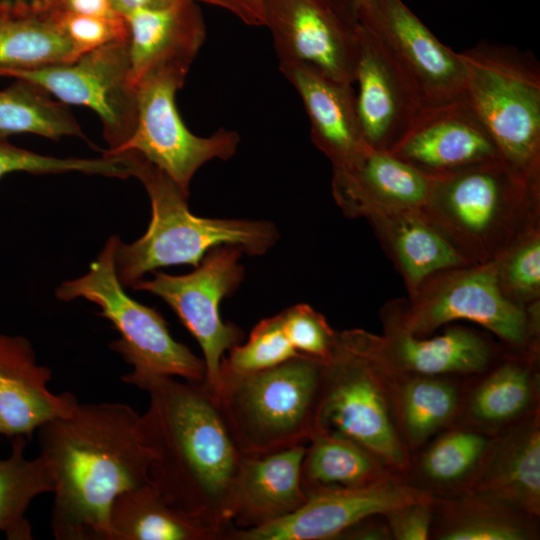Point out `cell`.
Masks as SVG:
<instances>
[{
  "label": "cell",
  "mask_w": 540,
  "mask_h": 540,
  "mask_svg": "<svg viewBox=\"0 0 540 540\" xmlns=\"http://www.w3.org/2000/svg\"><path fill=\"white\" fill-rule=\"evenodd\" d=\"M54 495L58 540H110V509L124 491L149 482L151 452L141 415L118 402L78 403L37 430Z\"/></svg>",
  "instance_id": "1"
},
{
  "label": "cell",
  "mask_w": 540,
  "mask_h": 540,
  "mask_svg": "<svg viewBox=\"0 0 540 540\" xmlns=\"http://www.w3.org/2000/svg\"><path fill=\"white\" fill-rule=\"evenodd\" d=\"M141 415L151 452L149 483L171 506L224 532L234 530L231 503L244 454L204 382L160 377L143 389Z\"/></svg>",
  "instance_id": "2"
},
{
  "label": "cell",
  "mask_w": 540,
  "mask_h": 540,
  "mask_svg": "<svg viewBox=\"0 0 540 540\" xmlns=\"http://www.w3.org/2000/svg\"><path fill=\"white\" fill-rule=\"evenodd\" d=\"M420 212L469 263H488L540 223V175L480 162L435 176Z\"/></svg>",
  "instance_id": "3"
},
{
  "label": "cell",
  "mask_w": 540,
  "mask_h": 540,
  "mask_svg": "<svg viewBox=\"0 0 540 540\" xmlns=\"http://www.w3.org/2000/svg\"><path fill=\"white\" fill-rule=\"evenodd\" d=\"M117 156L130 176L144 186L151 202V220L132 243L119 239L115 268L124 287L132 288L149 272L175 265L196 267L213 248L233 245L249 256L265 254L279 240L275 224L248 219L201 217L189 209L186 196L160 168L133 150Z\"/></svg>",
  "instance_id": "4"
},
{
  "label": "cell",
  "mask_w": 540,
  "mask_h": 540,
  "mask_svg": "<svg viewBox=\"0 0 540 540\" xmlns=\"http://www.w3.org/2000/svg\"><path fill=\"white\" fill-rule=\"evenodd\" d=\"M324 362L297 355L247 374L220 372L213 394L244 455L307 444L316 433Z\"/></svg>",
  "instance_id": "5"
},
{
  "label": "cell",
  "mask_w": 540,
  "mask_h": 540,
  "mask_svg": "<svg viewBox=\"0 0 540 540\" xmlns=\"http://www.w3.org/2000/svg\"><path fill=\"white\" fill-rule=\"evenodd\" d=\"M383 331L424 337L454 321L475 323L506 348L539 350L540 302L523 307L507 298L499 285L497 263L468 264L427 278L406 299L381 312Z\"/></svg>",
  "instance_id": "6"
},
{
  "label": "cell",
  "mask_w": 540,
  "mask_h": 540,
  "mask_svg": "<svg viewBox=\"0 0 540 540\" xmlns=\"http://www.w3.org/2000/svg\"><path fill=\"white\" fill-rule=\"evenodd\" d=\"M463 100L484 125L502 159L540 175V65L531 52L479 43L458 52Z\"/></svg>",
  "instance_id": "7"
},
{
  "label": "cell",
  "mask_w": 540,
  "mask_h": 540,
  "mask_svg": "<svg viewBox=\"0 0 540 540\" xmlns=\"http://www.w3.org/2000/svg\"><path fill=\"white\" fill-rule=\"evenodd\" d=\"M118 240V236H110L89 270L62 282L56 297L62 301L82 298L99 307V315L110 321L120 335L110 347L132 366V371L122 377L125 383L143 390L160 377L204 382L203 359L172 337L158 311L126 293L115 268Z\"/></svg>",
  "instance_id": "8"
},
{
  "label": "cell",
  "mask_w": 540,
  "mask_h": 540,
  "mask_svg": "<svg viewBox=\"0 0 540 540\" xmlns=\"http://www.w3.org/2000/svg\"><path fill=\"white\" fill-rule=\"evenodd\" d=\"M347 437L373 453L392 473L407 477L412 454L397 430L384 371L338 332L324 362L316 433Z\"/></svg>",
  "instance_id": "9"
},
{
  "label": "cell",
  "mask_w": 540,
  "mask_h": 540,
  "mask_svg": "<svg viewBox=\"0 0 540 540\" xmlns=\"http://www.w3.org/2000/svg\"><path fill=\"white\" fill-rule=\"evenodd\" d=\"M187 71L162 68L149 73L137 84V120L130 138L117 153L133 150L163 170L189 197L196 172L211 160H228L235 155L240 136L220 128L209 136L193 134L178 113L175 95Z\"/></svg>",
  "instance_id": "10"
},
{
  "label": "cell",
  "mask_w": 540,
  "mask_h": 540,
  "mask_svg": "<svg viewBox=\"0 0 540 540\" xmlns=\"http://www.w3.org/2000/svg\"><path fill=\"white\" fill-rule=\"evenodd\" d=\"M243 254L237 246H218L190 273L171 275L156 270L151 279L143 278L132 287L161 298L196 339L205 364L204 384L212 394L219 385L222 359L244 337L238 326L220 316L223 299L234 294L244 279Z\"/></svg>",
  "instance_id": "11"
},
{
  "label": "cell",
  "mask_w": 540,
  "mask_h": 540,
  "mask_svg": "<svg viewBox=\"0 0 540 540\" xmlns=\"http://www.w3.org/2000/svg\"><path fill=\"white\" fill-rule=\"evenodd\" d=\"M0 76L33 83L61 102L94 110L109 145L121 147L137 120V87L131 78L128 40L95 48L72 63L31 69L0 67Z\"/></svg>",
  "instance_id": "12"
},
{
  "label": "cell",
  "mask_w": 540,
  "mask_h": 540,
  "mask_svg": "<svg viewBox=\"0 0 540 540\" xmlns=\"http://www.w3.org/2000/svg\"><path fill=\"white\" fill-rule=\"evenodd\" d=\"M382 44L423 108L463 99L465 68L402 0H373L359 25Z\"/></svg>",
  "instance_id": "13"
},
{
  "label": "cell",
  "mask_w": 540,
  "mask_h": 540,
  "mask_svg": "<svg viewBox=\"0 0 540 540\" xmlns=\"http://www.w3.org/2000/svg\"><path fill=\"white\" fill-rule=\"evenodd\" d=\"M435 496L407 478L392 474L374 483L308 495L291 515L262 527L234 529L230 540H330L356 523L409 503Z\"/></svg>",
  "instance_id": "14"
},
{
  "label": "cell",
  "mask_w": 540,
  "mask_h": 540,
  "mask_svg": "<svg viewBox=\"0 0 540 540\" xmlns=\"http://www.w3.org/2000/svg\"><path fill=\"white\" fill-rule=\"evenodd\" d=\"M345 331L368 358L392 374L471 377L485 371L504 347L461 325H449L439 335L424 337L396 331L382 335L363 329Z\"/></svg>",
  "instance_id": "15"
},
{
  "label": "cell",
  "mask_w": 540,
  "mask_h": 540,
  "mask_svg": "<svg viewBox=\"0 0 540 540\" xmlns=\"http://www.w3.org/2000/svg\"><path fill=\"white\" fill-rule=\"evenodd\" d=\"M279 65H303L344 84L354 85L356 30L319 0H266L265 26Z\"/></svg>",
  "instance_id": "16"
},
{
  "label": "cell",
  "mask_w": 540,
  "mask_h": 540,
  "mask_svg": "<svg viewBox=\"0 0 540 540\" xmlns=\"http://www.w3.org/2000/svg\"><path fill=\"white\" fill-rule=\"evenodd\" d=\"M354 84L360 130L373 149L390 151L423 109L413 88L379 40L358 26Z\"/></svg>",
  "instance_id": "17"
},
{
  "label": "cell",
  "mask_w": 540,
  "mask_h": 540,
  "mask_svg": "<svg viewBox=\"0 0 540 540\" xmlns=\"http://www.w3.org/2000/svg\"><path fill=\"white\" fill-rule=\"evenodd\" d=\"M389 152L433 177L501 158L484 125L463 99L423 108Z\"/></svg>",
  "instance_id": "18"
},
{
  "label": "cell",
  "mask_w": 540,
  "mask_h": 540,
  "mask_svg": "<svg viewBox=\"0 0 540 540\" xmlns=\"http://www.w3.org/2000/svg\"><path fill=\"white\" fill-rule=\"evenodd\" d=\"M433 180L389 151L368 147L351 166L333 170L332 193L345 216L369 220L398 211H421Z\"/></svg>",
  "instance_id": "19"
},
{
  "label": "cell",
  "mask_w": 540,
  "mask_h": 540,
  "mask_svg": "<svg viewBox=\"0 0 540 540\" xmlns=\"http://www.w3.org/2000/svg\"><path fill=\"white\" fill-rule=\"evenodd\" d=\"M539 352L504 346L485 371L467 377L456 423L498 435L540 409Z\"/></svg>",
  "instance_id": "20"
},
{
  "label": "cell",
  "mask_w": 540,
  "mask_h": 540,
  "mask_svg": "<svg viewBox=\"0 0 540 540\" xmlns=\"http://www.w3.org/2000/svg\"><path fill=\"white\" fill-rule=\"evenodd\" d=\"M51 378V370L37 362L25 337L0 333V439L27 438L76 407L73 394H55L48 388Z\"/></svg>",
  "instance_id": "21"
},
{
  "label": "cell",
  "mask_w": 540,
  "mask_h": 540,
  "mask_svg": "<svg viewBox=\"0 0 540 540\" xmlns=\"http://www.w3.org/2000/svg\"><path fill=\"white\" fill-rule=\"evenodd\" d=\"M124 17L136 87L143 77L162 68L188 72L206 38V25L195 0H165L136 8Z\"/></svg>",
  "instance_id": "22"
},
{
  "label": "cell",
  "mask_w": 540,
  "mask_h": 540,
  "mask_svg": "<svg viewBox=\"0 0 540 540\" xmlns=\"http://www.w3.org/2000/svg\"><path fill=\"white\" fill-rule=\"evenodd\" d=\"M305 446L243 456L231 503L234 529L247 530L279 521L306 502L301 474Z\"/></svg>",
  "instance_id": "23"
},
{
  "label": "cell",
  "mask_w": 540,
  "mask_h": 540,
  "mask_svg": "<svg viewBox=\"0 0 540 540\" xmlns=\"http://www.w3.org/2000/svg\"><path fill=\"white\" fill-rule=\"evenodd\" d=\"M279 69L297 91L310 122L311 140L333 170L354 164L369 146L360 130L353 85L303 65H279Z\"/></svg>",
  "instance_id": "24"
},
{
  "label": "cell",
  "mask_w": 540,
  "mask_h": 540,
  "mask_svg": "<svg viewBox=\"0 0 540 540\" xmlns=\"http://www.w3.org/2000/svg\"><path fill=\"white\" fill-rule=\"evenodd\" d=\"M466 492L497 499L540 518V409L499 433Z\"/></svg>",
  "instance_id": "25"
},
{
  "label": "cell",
  "mask_w": 540,
  "mask_h": 540,
  "mask_svg": "<svg viewBox=\"0 0 540 540\" xmlns=\"http://www.w3.org/2000/svg\"><path fill=\"white\" fill-rule=\"evenodd\" d=\"M384 373L395 424L411 454L458 421L467 377Z\"/></svg>",
  "instance_id": "26"
},
{
  "label": "cell",
  "mask_w": 540,
  "mask_h": 540,
  "mask_svg": "<svg viewBox=\"0 0 540 540\" xmlns=\"http://www.w3.org/2000/svg\"><path fill=\"white\" fill-rule=\"evenodd\" d=\"M496 437L472 425L455 423L412 454L406 478L434 496L466 492L483 468Z\"/></svg>",
  "instance_id": "27"
},
{
  "label": "cell",
  "mask_w": 540,
  "mask_h": 540,
  "mask_svg": "<svg viewBox=\"0 0 540 540\" xmlns=\"http://www.w3.org/2000/svg\"><path fill=\"white\" fill-rule=\"evenodd\" d=\"M79 57L48 0L0 1V67L31 69Z\"/></svg>",
  "instance_id": "28"
},
{
  "label": "cell",
  "mask_w": 540,
  "mask_h": 540,
  "mask_svg": "<svg viewBox=\"0 0 540 540\" xmlns=\"http://www.w3.org/2000/svg\"><path fill=\"white\" fill-rule=\"evenodd\" d=\"M403 277L408 296L430 276L469 263L420 211L368 220Z\"/></svg>",
  "instance_id": "29"
},
{
  "label": "cell",
  "mask_w": 540,
  "mask_h": 540,
  "mask_svg": "<svg viewBox=\"0 0 540 540\" xmlns=\"http://www.w3.org/2000/svg\"><path fill=\"white\" fill-rule=\"evenodd\" d=\"M430 539L538 540L539 520L474 492L435 496Z\"/></svg>",
  "instance_id": "30"
},
{
  "label": "cell",
  "mask_w": 540,
  "mask_h": 540,
  "mask_svg": "<svg viewBox=\"0 0 540 540\" xmlns=\"http://www.w3.org/2000/svg\"><path fill=\"white\" fill-rule=\"evenodd\" d=\"M110 540H227V535L167 503L148 482L119 494L110 509Z\"/></svg>",
  "instance_id": "31"
},
{
  "label": "cell",
  "mask_w": 540,
  "mask_h": 540,
  "mask_svg": "<svg viewBox=\"0 0 540 540\" xmlns=\"http://www.w3.org/2000/svg\"><path fill=\"white\" fill-rule=\"evenodd\" d=\"M301 474L308 497L322 490L365 486L394 473L359 443L338 434L317 433L305 446Z\"/></svg>",
  "instance_id": "32"
},
{
  "label": "cell",
  "mask_w": 540,
  "mask_h": 540,
  "mask_svg": "<svg viewBox=\"0 0 540 540\" xmlns=\"http://www.w3.org/2000/svg\"><path fill=\"white\" fill-rule=\"evenodd\" d=\"M26 444L25 436L13 437L9 456L0 459V534L9 540L33 538L26 512L36 497L53 489L43 459L25 457Z\"/></svg>",
  "instance_id": "33"
},
{
  "label": "cell",
  "mask_w": 540,
  "mask_h": 540,
  "mask_svg": "<svg viewBox=\"0 0 540 540\" xmlns=\"http://www.w3.org/2000/svg\"><path fill=\"white\" fill-rule=\"evenodd\" d=\"M20 133L50 139L63 136L85 139L77 121L62 103L52 100L43 88L16 79L13 85L0 91V139Z\"/></svg>",
  "instance_id": "34"
},
{
  "label": "cell",
  "mask_w": 540,
  "mask_h": 540,
  "mask_svg": "<svg viewBox=\"0 0 540 540\" xmlns=\"http://www.w3.org/2000/svg\"><path fill=\"white\" fill-rule=\"evenodd\" d=\"M495 260L498 282L507 298L523 307L540 302V223Z\"/></svg>",
  "instance_id": "35"
},
{
  "label": "cell",
  "mask_w": 540,
  "mask_h": 540,
  "mask_svg": "<svg viewBox=\"0 0 540 540\" xmlns=\"http://www.w3.org/2000/svg\"><path fill=\"white\" fill-rule=\"evenodd\" d=\"M297 355L277 314L259 321L244 344L239 343L228 351L222 359L220 372H258L280 365Z\"/></svg>",
  "instance_id": "36"
},
{
  "label": "cell",
  "mask_w": 540,
  "mask_h": 540,
  "mask_svg": "<svg viewBox=\"0 0 540 540\" xmlns=\"http://www.w3.org/2000/svg\"><path fill=\"white\" fill-rule=\"evenodd\" d=\"M15 172L31 174H58L80 172L109 177L114 164L107 157L59 158L38 154L0 139V179Z\"/></svg>",
  "instance_id": "37"
},
{
  "label": "cell",
  "mask_w": 540,
  "mask_h": 540,
  "mask_svg": "<svg viewBox=\"0 0 540 540\" xmlns=\"http://www.w3.org/2000/svg\"><path fill=\"white\" fill-rule=\"evenodd\" d=\"M279 316L283 330L298 354L321 362L331 357L338 332L321 313L300 303L285 309Z\"/></svg>",
  "instance_id": "38"
},
{
  "label": "cell",
  "mask_w": 540,
  "mask_h": 540,
  "mask_svg": "<svg viewBox=\"0 0 540 540\" xmlns=\"http://www.w3.org/2000/svg\"><path fill=\"white\" fill-rule=\"evenodd\" d=\"M51 3L56 17L79 56L114 41L128 40L129 28L124 16H89L61 9Z\"/></svg>",
  "instance_id": "39"
},
{
  "label": "cell",
  "mask_w": 540,
  "mask_h": 540,
  "mask_svg": "<svg viewBox=\"0 0 540 540\" xmlns=\"http://www.w3.org/2000/svg\"><path fill=\"white\" fill-rule=\"evenodd\" d=\"M405 504L383 514L395 540H428L433 522V502Z\"/></svg>",
  "instance_id": "40"
},
{
  "label": "cell",
  "mask_w": 540,
  "mask_h": 540,
  "mask_svg": "<svg viewBox=\"0 0 540 540\" xmlns=\"http://www.w3.org/2000/svg\"><path fill=\"white\" fill-rule=\"evenodd\" d=\"M226 10L245 25L252 27L265 26L266 0H195Z\"/></svg>",
  "instance_id": "41"
},
{
  "label": "cell",
  "mask_w": 540,
  "mask_h": 540,
  "mask_svg": "<svg viewBox=\"0 0 540 540\" xmlns=\"http://www.w3.org/2000/svg\"><path fill=\"white\" fill-rule=\"evenodd\" d=\"M339 539L391 540L392 535L383 514L370 516L343 532Z\"/></svg>",
  "instance_id": "42"
},
{
  "label": "cell",
  "mask_w": 540,
  "mask_h": 540,
  "mask_svg": "<svg viewBox=\"0 0 540 540\" xmlns=\"http://www.w3.org/2000/svg\"><path fill=\"white\" fill-rule=\"evenodd\" d=\"M345 25L356 30L360 19L373 0H319Z\"/></svg>",
  "instance_id": "43"
},
{
  "label": "cell",
  "mask_w": 540,
  "mask_h": 540,
  "mask_svg": "<svg viewBox=\"0 0 540 540\" xmlns=\"http://www.w3.org/2000/svg\"><path fill=\"white\" fill-rule=\"evenodd\" d=\"M61 9L89 16H115L118 13L114 10L110 0H53Z\"/></svg>",
  "instance_id": "44"
},
{
  "label": "cell",
  "mask_w": 540,
  "mask_h": 540,
  "mask_svg": "<svg viewBox=\"0 0 540 540\" xmlns=\"http://www.w3.org/2000/svg\"><path fill=\"white\" fill-rule=\"evenodd\" d=\"M114 10L122 16L139 7L159 4L164 0H110Z\"/></svg>",
  "instance_id": "45"
}]
</instances>
